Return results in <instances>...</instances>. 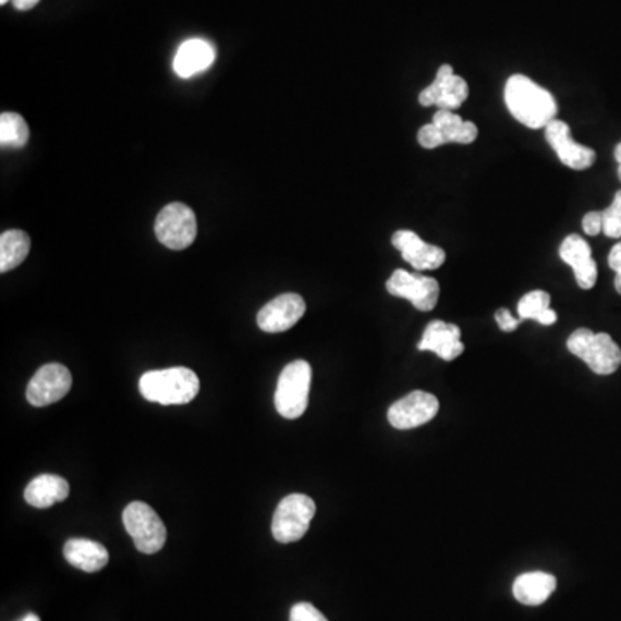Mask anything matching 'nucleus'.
I'll use <instances>...</instances> for the list:
<instances>
[{
  "mask_svg": "<svg viewBox=\"0 0 621 621\" xmlns=\"http://www.w3.org/2000/svg\"><path fill=\"white\" fill-rule=\"evenodd\" d=\"M0 4L2 5L8 4V0H0Z\"/></svg>",
  "mask_w": 621,
  "mask_h": 621,
  "instance_id": "obj_33",
  "label": "nucleus"
},
{
  "mask_svg": "<svg viewBox=\"0 0 621 621\" xmlns=\"http://www.w3.org/2000/svg\"><path fill=\"white\" fill-rule=\"evenodd\" d=\"M546 141L555 149L559 161L572 170H587L596 162V150L573 141L572 130L561 120H552L546 126Z\"/></svg>",
  "mask_w": 621,
  "mask_h": 621,
  "instance_id": "obj_13",
  "label": "nucleus"
},
{
  "mask_svg": "<svg viewBox=\"0 0 621 621\" xmlns=\"http://www.w3.org/2000/svg\"><path fill=\"white\" fill-rule=\"evenodd\" d=\"M392 245L401 253L402 259L410 263L416 271H434L446 261V251L439 245L427 244L418 233L399 230L392 235Z\"/></svg>",
  "mask_w": 621,
  "mask_h": 621,
  "instance_id": "obj_15",
  "label": "nucleus"
},
{
  "mask_svg": "<svg viewBox=\"0 0 621 621\" xmlns=\"http://www.w3.org/2000/svg\"><path fill=\"white\" fill-rule=\"evenodd\" d=\"M216 61V47L204 38L183 41L173 59V70L180 78H192L212 66Z\"/></svg>",
  "mask_w": 621,
  "mask_h": 621,
  "instance_id": "obj_17",
  "label": "nucleus"
},
{
  "mask_svg": "<svg viewBox=\"0 0 621 621\" xmlns=\"http://www.w3.org/2000/svg\"><path fill=\"white\" fill-rule=\"evenodd\" d=\"M439 410V399L423 390H414L393 402L387 413V418L393 428L411 430V428L422 427L425 423L431 422Z\"/></svg>",
  "mask_w": 621,
  "mask_h": 621,
  "instance_id": "obj_11",
  "label": "nucleus"
},
{
  "mask_svg": "<svg viewBox=\"0 0 621 621\" xmlns=\"http://www.w3.org/2000/svg\"><path fill=\"white\" fill-rule=\"evenodd\" d=\"M313 369L304 360L292 361L278 378L275 407L283 418L297 419L306 413Z\"/></svg>",
  "mask_w": 621,
  "mask_h": 621,
  "instance_id": "obj_4",
  "label": "nucleus"
},
{
  "mask_svg": "<svg viewBox=\"0 0 621 621\" xmlns=\"http://www.w3.org/2000/svg\"><path fill=\"white\" fill-rule=\"evenodd\" d=\"M602 224H605V220H602V211H590L584 216V220H582V228H584V232L587 235L596 236L602 232Z\"/></svg>",
  "mask_w": 621,
  "mask_h": 621,
  "instance_id": "obj_27",
  "label": "nucleus"
},
{
  "mask_svg": "<svg viewBox=\"0 0 621 621\" xmlns=\"http://www.w3.org/2000/svg\"><path fill=\"white\" fill-rule=\"evenodd\" d=\"M73 386L70 369L59 363L41 366L26 387V399L35 407H46L61 401Z\"/></svg>",
  "mask_w": 621,
  "mask_h": 621,
  "instance_id": "obj_10",
  "label": "nucleus"
},
{
  "mask_svg": "<svg viewBox=\"0 0 621 621\" xmlns=\"http://www.w3.org/2000/svg\"><path fill=\"white\" fill-rule=\"evenodd\" d=\"M496 324L499 325L502 331H514L522 324V319L514 318L510 310L502 307V309L496 313Z\"/></svg>",
  "mask_w": 621,
  "mask_h": 621,
  "instance_id": "obj_29",
  "label": "nucleus"
},
{
  "mask_svg": "<svg viewBox=\"0 0 621 621\" xmlns=\"http://www.w3.org/2000/svg\"><path fill=\"white\" fill-rule=\"evenodd\" d=\"M504 100L511 117L526 129H546L558 114V102L551 92L525 75H513L506 82Z\"/></svg>",
  "mask_w": 621,
  "mask_h": 621,
  "instance_id": "obj_1",
  "label": "nucleus"
},
{
  "mask_svg": "<svg viewBox=\"0 0 621 621\" xmlns=\"http://www.w3.org/2000/svg\"><path fill=\"white\" fill-rule=\"evenodd\" d=\"M609 268L613 269L617 277H614V289H617L618 294L621 295V242H618L608 257Z\"/></svg>",
  "mask_w": 621,
  "mask_h": 621,
  "instance_id": "obj_28",
  "label": "nucleus"
},
{
  "mask_svg": "<svg viewBox=\"0 0 621 621\" xmlns=\"http://www.w3.org/2000/svg\"><path fill=\"white\" fill-rule=\"evenodd\" d=\"M316 514V504L304 494H290L277 506L271 523L273 537L280 544L297 543L309 531Z\"/></svg>",
  "mask_w": 621,
  "mask_h": 621,
  "instance_id": "obj_5",
  "label": "nucleus"
},
{
  "mask_svg": "<svg viewBox=\"0 0 621 621\" xmlns=\"http://www.w3.org/2000/svg\"><path fill=\"white\" fill-rule=\"evenodd\" d=\"M559 257L573 269L580 289L590 290L596 285L597 265L593 259V248L587 244L584 236L576 235V233L568 235L561 242Z\"/></svg>",
  "mask_w": 621,
  "mask_h": 621,
  "instance_id": "obj_16",
  "label": "nucleus"
},
{
  "mask_svg": "<svg viewBox=\"0 0 621 621\" xmlns=\"http://www.w3.org/2000/svg\"><path fill=\"white\" fill-rule=\"evenodd\" d=\"M156 236L165 247L183 251L194 244L197 236V218L191 207L171 203L162 207L156 218Z\"/></svg>",
  "mask_w": 621,
  "mask_h": 621,
  "instance_id": "obj_8",
  "label": "nucleus"
},
{
  "mask_svg": "<svg viewBox=\"0 0 621 621\" xmlns=\"http://www.w3.org/2000/svg\"><path fill=\"white\" fill-rule=\"evenodd\" d=\"M470 88L466 80L454 75V70L449 64H443L437 71L434 83L419 92L418 102L423 108L458 109L468 99Z\"/></svg>",
  "mask_w": 621,
  "mask_h": 621,
  "instance_id": "obj_12",
  "label": "nucleus"
},
{
  "mask_svg": "<svg viewBox=\"0 0 621 621\" xmlns=\"http://www.w3.org/2000/svg\"><path fill=\"white\" fill-rule=\"evenodd\" d=\"M556 576L546 572L523 573L513 584V594L518 602L525 606H540L556 590Z\"/></svg>",
  "mask_w": 621,
  "mask_h": 621,
  "instance_id": "obj_21",
  "label": "nucleus"
},
{
  "mask_svg": "<svg viewBox=\"0 0 621 621\" xmlns=\"http://www.w3.org/2000/svg\"><path fill=\"white\" fill-rule=\"evenodd\" d=\"M29 138V129L25 118L17 112H2L0 114V144L2 147L21 149Z\"/></svg>",
  "mask_w": 621,
  "mask_h": 621,
  "instance_id": "obj_24",
  "label": "nucleus"
},
{
  "mask_svg": "<svg viewBox=\"0 0 621 621\" xmlns=\"http://www.w3.org/2000/svg\"><path fill=\"white\" fill-rule=\"evenodd\" d=\"M64 558L82 572L97 573L109 563V552L102 544L88 538H70L64 546Z\"/></svg>",
  "mask_w": 621,
  "mask_h": 621,
  "instance_id": "obj_19",
  "label": "nucleus"
},
{
  "mask_svg": "<svg viewBox=\"0 0 621 621\" xmlns=\"http://www.w3.org/2000/svg\"><path fill=\"white\" fill-rule=\"evenodd\" d=\"M478 137V129L473 121H464L460 114L439 109L431 123L422 126L418 144L423 149H437L446 144H472Z\"/></svg>",
  "mask_w": 621,
  "mask_h": 621,
  "instance_id": "obj_7",
  "label": "nucleus"
},
{
  "mask_svg": "<svg viewBox=\"0 0 621 621\" xmlns=\"http://www.w3.org/2000/svg\"><path fill=\"white\" fill-rule=\"evenodd\" d=\"M290 621H328L325 614L309 602H299L290 609Z\"/></svg>",
  "mask_w": 621,
  "mask_h": 621,
  "instance_id": "obj_26",
  "label": "nucleus"
},
{
  "mask_svg": "<svg viewBox=\"0 0 621 621\" xmlns=\"http://www.w3.org/2000/svg\"><path fill=\"white\" fill-rule=\"evenodd\" d=\"M70 496V484L62 476L44 475L35 476L25 489V501L38 510H46L58 502L66 501Z\"/></svg>",
  "mask_w": 621,
  "mask_h": 621,
  "instance_id": "obj_20",
  "label": "nucleus"
},
{
  "mask_svg": "<svg viewBox=\"0 0 621 621\" xmlns=\"http://www.w3.org/2000/svg\"><path fill=\"white\" fill-rule=\"evenodd\" d=\"M387 292L393 297L406 299L416 309L428 313L439 303L440 285L435 278L395 269L387 280Z\"/></svg>",
  "mask_w": 621,
  "mask_h": 621,
  "instance_id": "obj_9",
  "label": "nucleus"
},
{
  "mask_svg": "<svg viewBox=\"0 0 621 621\" xmlns=\"http://www.w3.org/2000/svg\"><path fill=\"white\" fill-rule=\"evenodd\" d=\"M38 2H40V0H13L14 8H16L17 11H29V9H34Z\"/></svg>",
  "mask_w": 621,
  "mask_h": 621,
  "instance_id": "obj_30",
  "label": "nucleus"
},
{
  "mask_svg": "<svg viewBox=\"0 0 621 621\" xmlns=\"http://www.w3.org/2000/svg\"><path fill=\"white\" fill-rule=\"evenodd\" d=\"M602 232L609 239H621V191L614 194L613 203L602 211Z\"/></svg>",
  "mask_w": 621,
  "mask_h": 621,
  "instance_id": "obj_25",
  "label": "nucleus"
},
{
  "mask_svg": "<svg viewBox=\"0 0 621 621\" xmlns=\"http://www.w3.org/2000/svg\"><path fill=\"white\" fill-rule=\"evenodd\" d=\"M518 316L522 321L534 319L544 327H551L558 321L556 310L551 309V295L544 290H532L518 303Z\"/></svg>",
  "mask_w": 621,
  "mask_h": 621,
  "instance_id": "obj_23",
  "label": "nucleus"
},
{
  "mask_svg": "<svg viewBox=\"0 0 621 621\" xmlns=\"http://www.w3.org/2000/svg\"><path fill=\"white\" fill-rule=\"evenodd\" d=\"M306 313L304 299L294 292L278 295L257 313V325L266 333H282L297 325Z\"/></svg>",
  "mask_w": 621,
  "mask_h": 621,
  "instance_id": "obj_14",
  "label": "nucleus"
},
{
  "mask_svg": "<svg viewBox=\"0 0 621 621\" xmlns=\"http://www.w3.org/2000/svg\"><path fill=\"white\" fill-rule=\"evenodd\" d=\"M32 241L23 230H8L0 235V271L8 273L25 261Z\"/></svg>",
  "mask_w": 621,
  "mask_h": 621,
  "instance_id": "obj_22",
  "label": "nucleus"
},
{
  "mask_svg": "<svg viewBox=\"0 0 621 621\" xmlns=\"http://www.w3.org/2000/svg\"><path fill=\"white\" fill-rule=\"evenodd\" d=\"M123 525L133 538V544L144 555H156L166 544L165 523L156 511L145 502L135 501L123 511Z\"/></svg>",
  "mask_w": 621,
  "mask_h": 621,
  "instance_id": "obj_6",
  "label": "nucleus"
},
{
  "mask_svg": "<svg viewBox=\"0 0 621 621\" xmlns=\"http://www.w3.org/2000/svg\"><path fill=\"white\" fill-rule=\"evenodd\" d=\"M21 621H40V618H38L37 614H35V613H28Z\"/></svg>",
  "mask_w": 621,
  "mask_h": 621,
  "instance_id": "obj_32",
  "label": "nucleus"
},
{
  "mask_svg": "<svg viewBox=\"0 0 621 621\" xmlns=\"http://www.w3.org/2000/svg\"><path fill=\"white\" fill-rule=\"evenodd\" d=\"M614 158H617L618 161V176H620L621 180V142L617 145V149H614Z\"/></svg>",
  "mask_w": 621,
  "mask_h": 621,
  "instance_id": "obj_31",
  "label": "nucleus"
},
{
  "mask_svg": "<svg viewBox=\"0 0 621 621\" xmlns=\"http://www.w3.org/2000/svg\"><path fill=\"white\" fill-rule=\"evenodd\" d=\"M567 348L596 375H611L621 366L620 345L608 333H594L588 328H579L568 339Z\"/></svg>",
  "mask_w": 621,
  "mask_h": 621,
  "instance_id": "obj_3",
  "label": "nucleus"
},
{
  "mask_svg": "<svg viewBox=\"0 0 621 621\" xmlns=\"http://www.w3.org/2000/svg\"><path fill=\"white\" fill-rule=\"evenodd\" d=\"M138 389L145 401L158 402L161 406H180L194 401L199 393L200 381L192 369L174 366L144 373Z\"/></svg>",
  "mask_w": 621,
  "mask_h": 621,
  "instance_id": "obj_2",
  "label": "nucleus"
},
{
  "mask_svg": "<svg viewBox=\"0 0 621 621\" xmlns=\"http://www.w3.org/2000/svg\"><path fill=\"white\" fill-rule=\"evenodd\" d=\"M418 349L419 351L434 352L443 361H454L464 352L460 327L454 324H446V321H431L423 331V339L419 340Z\"/></svg>",
  "mask_w": 621,
  "mask_h": 621,
  "instance_id": "obj_18",
  "label": "nucleus"
}]
</instances>
